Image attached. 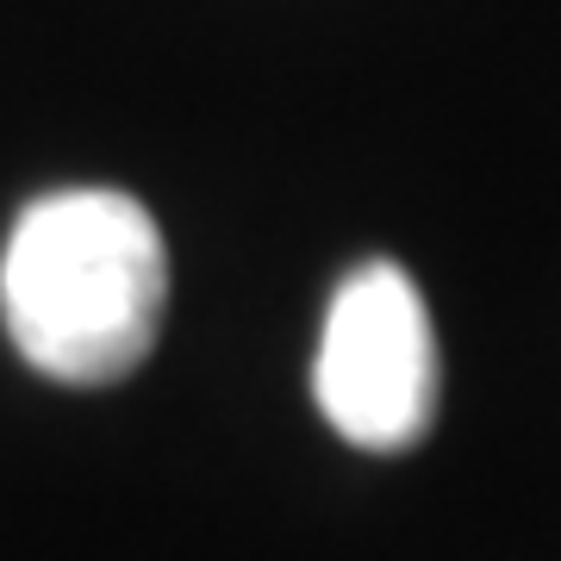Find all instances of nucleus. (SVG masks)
<instances>
[{"label": "nucleus", "mask_w": 561, "mask_h": 561, "mask_svg": "<svg viewBox=\"0 0 561 561\" xmlns=\"http://www.w3.org/2000/svg\"><path fill=\"white\" fill-rule=\"evenodd\" d=\"M169 250L119 187H57L25 206L0 250V319L62 387L125 381L162 331Z\"/></svg>", "instance_id": "obj_1"}, {"label": "nucleus", "mask_w": 561, "mask_h": 561, "mask_svg": "<svg viewBox=\"0 0 561 561\" xmlns=\"http://www.w3.org/2000/svg\"><path fill=\"white\" fill-rule=\"evenodd\" d=\"M312 393L343 443L400 456L437 419V337L424 294L393 262H362L324 312Z\"/></svg>", "instance_id": "obj_2"}]
</instances>
